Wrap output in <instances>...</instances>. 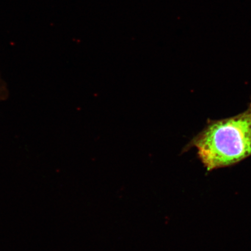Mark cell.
<instances>
[{
	"label": "cell",
	"mask_w": 251,
	"mask_h": 251,
	"mask_svg": "<svg viewBox=\"0 0 251 251\" xmlns=\"http://www.w3.org/2000/svg\"><path fill=\"white\" fill-rule=\"evenodd\" d=\"M196 148L207 172L238 164L251 156V100L246 111L234 117L209 120L182 153Z\"/></svg>",
	"instance_id": "1"
}]
</instances>
